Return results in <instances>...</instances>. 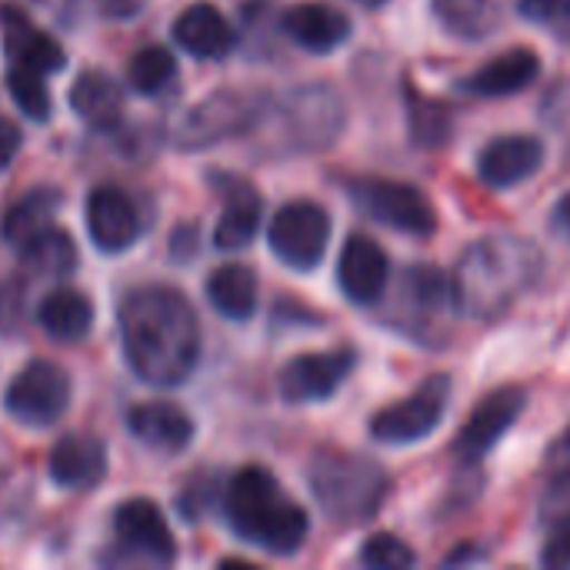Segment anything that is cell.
Here are the masks:
<instances>
[{
  "label": "cell",
  "instance_id": "6da1fadb",
  "mask_svg": "<svg viewBox=\"0 0 570 570\" xmlns=\"http://www.w3.org/2000/svg\"><path fill=\"white\" fill-rule=\"evenodd\" d=\"M120 344L130 371L154 387H177L200 357V321L190 301L164 284L130 291L117 311Z\"/></svg>",
  "mask_w": 570,
  "mask_h": 570
},
{
  "label": "cell",
  "instance_id": "7a4b0ae2",
  "mask_svg": "<svg viewBox=\"0 0 570 570\" xmlns=\"http://www.w3.org/2000/svg\"><path fill=\"white\" fill-rule=\"evenodd\" d=\"M538 271L541 257L534 244L511 234L478 240L464 250L458 274L451 277L458 311L478 321H494L528 291Z\"/></svg>",
  "mask_w": 570,
  "mask_h": 570
},
{
  "label": "cell",
  "instance_id": "3957f363",
  "mask_svg": "<svg viewBox=\"0 0 570 570\" xmlns=\"http://www.w3.org/2000/svg\"><path fill=\"white\" fill-rule=\"evenodd\" d=\"M224 514L240 541L277 558L297 554L311 534L307 511L287 498L264 468H244L230 478L224 491Z\"/></svg>",
  "mask_w": 570,
  "mask_h": 570
},
{
  "label": "cell",
  "instance_id": "277c9868",
  "mask_svg": "<svg viewBox=\"0 0 570 570\" xmlns=\"http://www.w3.org/2000/svg\"><path fill=\"white\" fill-rule=\"evenodd\" d=\"M307 484L321 511L344 528L374 521L391 498V478L377 461L334 448H324L311 458Z\"/></svg>",
  "mask_w": 570,
  "mask_h": 570
},
{
  "label": "cell",
  "instance_id": "5b68a950",
  "mask_svg": "<svg viewBox=\"0 0 570 570\" xmlns=\"http://www.w3.org/2000/svg\"><path fill=\"white\" fill-rule=\"evenodd\" d=\"M347 197L371 220H377L397 234L431 237L438 230V214H434L431 200L411 184L384 180V177H357V180H347Z\"/></svg>",
  "mask_w": 570,
  "mask_h": 570
},
{
  "label": "cell",
  "instance_id": "8992f818",
  "mask_svg": "<svg viewBox=\"0 0 570 570\" xmlns=\"http://www.w3.org/2000/svg\"><path fill=\"white\" fill-rule=\"evenodd\" d=\"M267 244L281 264L294 271H314L331 244V217L311 200L284 204L267 227Z\"/></svg>",
  "mask_w": 570,
  "mask_h": 570
},
{
  "label": "cell",
  "instance_id": "52a82bcc",
  "mask_svg": "<svg viewBox=\"0 0 570 570\" xmlns=\"http://www.w3.org/2000/svg\"><path fill=\"white\" fill-rule=\"evenodd\" d=\"M7 414L27 428H50L70 404V374L53 361H30L7 387Z\"/></svg>",
  "mask_w": 570,
  "mask_h": 570
},
{
  "label": "cell",
  "instance_id": "ba28073f",
  "mask_svg": "<svg viewBox=\"0 0 570 570\" xmlns=\"http://www.w3.org/2000/svg\"><path fill=\"white\" fill-rule=\"evenodd\" d=\"M448 401H451V377H431L417 394L377 411L371 421V434L381 444H394V448L417 444L441 428Z\"/></svg>",
  "mask_w": 570,
  "mask_h": 570
},
{
  "label": "cell",
  "instance_id": "9c48e42d",
  "mask_svg": "<svg viewBox=\"0 0 570 570\" xmlns=\"http://www.w3.org/2000/svg\"><path fill=\"white\" fill-rule=\"evenodd\" d=\"M281 117H284L291 144L297 150H327V147H334V140L341 137V130L347 124L344 100L324 83L294 90L284 100Z\"/></svg>",
  "mask_w": 570,
  "mask_h": 570
},
{
  "label": "cell",
  "instance_id": "30bf717a",
  "mask_svg": "<svg viewBox=\"0 0 570 570\" xmlns=\"http://www.w3.org/2000/svg\"><path fill=\"white\" fill-rule=\"evenodd\" d=\"M264 97L261 94H244V90H220L214 97H207L204 104H197L180 130H177V140L180 147H210L224 137H234V134H244L250 124L261 120L264 114Z\"/></svg>",
  "mask_w": 570,
  "mask_h": 570
},
{
  "label": "cell",
  "instance_id": "8fae6325",
  "mask_svg": "<svg viewBox=\"0 0 570 570\" xmlns=\"http://www.w3.org/2000/svg\"><path fill=\"white\" fill-rule=\"evenodd\" d=\"M357 364V354L351 347L324 351V354H301L281 367L277 387L287 404H317L341 391V384L351 377Z\"/></svg>",
  "mask_w": 570,
  "mask_h": 570
},
{
  "label": "cell",
  "instance_id": "7c38bea8",
  "mask_svg": "<svg viewBox=\"0 0 570 570\" xmlns=\"http://www.w3.org/2000/svg\"><path fill=\"white\" fill-rule=\"evenodd\" d=\"M528 394L521 387H501L494 394H488L471 421L461 428L458 441H454V454L461 458V464H478L488 451L498 448V441L518 424V417L524 414Z\"/></svg>",
  "mask_w": 570,
  "mask_h": 570
},
{
  "label": "cell",
  "instance_id": "4fadbf2b",
  "mask_svg": "<svg viewBox=\"0 0 570 570\" xmlns=\"http://www.w3.org/2000/svg\"><path fill=\"white\" fill-rule=\"evenodd\" d=\"M114 534H117V544L130 558H140L150 564H170L177 558L174 534L154 501H144V498L124 501L114 511Z\"/></svg>",
  "mask_w": 570,
  "mask_h": 570
},
{
  "label": "cell",
  "instance_id": "5bb4252c",
  "mask_svg": "<svg viewBox=\"0 0 570 570\" xmlns=\"http://www.w3.org/2000/svg\"><path fill=\"white\" fill-rule=\"evenodd\" d=\"M387 281H391V261L384 247L367 234L347 237L337 261V284L344 297L357 307H371L384 297Z\"/></svg>",
  "mask_w": 570,
  "mask_h": 570
},
{
  "label": "cell",
  "instance_id": "9a60e30c",
  "mask_svg": "<svg viewBox=\"0 0 570 570\" xmlns=\"http://www.w3.org/2000/svg\"><path fill=\"white\" fill-rule=\"evenodd\" d=\"M87 230L104 254H120L140 237V217L127 190L104 184L87 197Z\"/></svg>",
  "mask_w": 570,
  "mask_h": 570
},
{
  "label": "cell",
  "instance_id": "2e32d148",
  "mask_svg": "<svg viewBox=\"0 0 570 570\" xmlns=\"http://www.w3.org/2000/svg\"><path fill=\"white\" fill-rule=\"evenodd\" d=\"M548 157V147L531 137V134H511V137H498L491 140L481 157H478V174L488 187L494 190H508L518 187L524 180H531L541 164Z\"/></svg>",
  "mask_w": 570,
  "mask_h": 570
},
{
  "label": "cell",
  "instance_id": "e0dca14e",
  "mask_svg": "<svg viewBox=\"0 0 570 570\" xmlns=\"http://www.w3.org/2000/svg\"><path fill=\"white\" fill-rule=\"evenodd\" d=\"M0 23H3V50H7L13 67L33 70V73H43V77L63 70V63H67L63 47L50 33L37 30L20 7H3Z\"/></svg>",
  "mask_w": 570,
  "mask_h": 570
},
{
  "label": "cell",
  "instance_id": "ac0fdd59",
  "mask_svg": "<svg viewBox=\"0 0 570 570\" xmlns=\"http://www.w3.org/2000/svg\"><path fill=\"white\" fill-rule=\"evenodd\" d=\"M50 481L67 491H90L107 474V448L90 434H67L47 461Z\"/></svg>",
  "mask_w": 570,
  "mask_h": 570
},
{
  "label": "cell",
  "instance_id": "d6986e66",
  "mask_svg": "<svg viewBox=\"0 0 570 570\" xmlns=\"http://www.w3.org/2000/svg\"><path fill=\"white\" fill-rule=\"evenodd\" d=\"M174 40L200 60H220L234 50L237 33L214 3H194L174 20Z\"/></svg>",
  "mask_w": 570,
  "mask_h": 570
},
{
  "label": "cell",
  "instance_id": "ffe728a7",
  "mask_svg": "<svg viewBox=\"0 0 570 570\" xmlns=\"http://www.w3.org/2000/svg\"><path fill=\"white\" fill-rule=\"evenodd\" d=\"M541 73V60L534 50L528 47H514L498 53L491 63H484L481 70H474L471 77L461 80V90L474 94V97H511L528 90Z\"/></svg>",
  "mask_w": 570,
  "mask_h": 570
},
{
  "label": "cell",
  "instance_id": "44dd1931",
  "mask_svg": "<svg viewBox=\"0 0 570 570\" xmlns=\"http://www.w3.org/2000/svg\"><path fill=\"white\" fill-rule=\"evenodd\" d=\"M284 33L307 53H331L347 43L351 20L327 3H297L284 13Z\"/></svg>",
  "mask_w": 570,
  "mask_h": 570
},
{
  "label": "cell",
  "instance_id": "7402d4cb",
  "mask_svg": "<svg viewBox=\"0 0 570 570\" xmlns=\"http://www.w3.org/2000/svg\"><path fill=\"white\" fill-rule=\"evenodd\" d=\"M127 424L144 448L160 451V454H180L194 438V421L187 417V411L167 401L137 404Z\"/></svg>",
  "mask_w": 570,
  "mask_h": 570
},
{
  "label": "cell",
  "instance_id": "603a6c76",
  "mask_svg": "<svg viewBox=\"0 0 570 570\" xmlns=\"http://www.w3.org/2000/svg\"><path fill=\"white\" fill-rule=\"evenodd\" d=\"M37 321H40L43 334H50L53 341L73 344V341L90 334V327H94V304H90L87 294H80L73 287H57V291H50L40 301Z\"/></svg>",
  "mask_w": 570,
  "mask_h": 570
},
{
  "label": "cell",
  "instance_id": "cb8c5ba5",
  "mask_svg": "<svg viewBox=\"0 0 570 570\" xmlns=\"http://www.w3.org/2000/svg\"><path fill=\"white\" fill-rule=\"evenodd\" d=\"M261 214H264V204H261L257 190L250 184L230 180L227 204H224V214L214 230L217 250H244L261 230Z\"/></svg>",
  "mask_w": 570,
  "mask_h": 570
},
{
  "label": "cell",
  "instance_id": "d4e9b609",
  "mask_svg": "<svg viewBox=\"0 0 570 570\" xmlns=\"http://www.w3.org/2000/svg\"><path fill=\"white\" fill-rule=\"evenodd\" d=\"M70 107L90 127H117L124 114V90L100 70H83L70 87Z\"/></svg>",
  "mask_w": 570,
  "mask_h": 570
},
{
  "label": "cell",
  "instance_id": "484cf974",
  "mask_svg": "<svg viewBox=\"0 0 570 570\" xmlns=\"http://www.w3.org/2000/svg\"><path fill=\"white\" fill-rule=\"evenodd\" d=\"M207 301L227 321H247L257 311V277L244 264H224L207 277Z\"/></svg>",
  "mask_w": 570,
  "mask_h": 570
},
{
  "label": "cell",
  "instance_id": "4316f807",
  "mask_svg": "<svg viewBox=\"0 0 570 570\" xmlns=\"http://www.w3.org/2000/svg\"><path fill=\"white\" fill-rule=\"evenodd\" d=\"M20 261L30 274L40 277H67L77 271V244L67 230L60 227H40L20 244Z\"/></svg>",
  "mask_w": 570,
  "mask_h": 570
},
{
  "label": "cell",
  "instance_id": "83f0119b",
  "mask_svg": "<svg viewBox=\"0 0 570 570\" xmlns=\"http://www.w3.org/2000/svg\"><path fill=\"white\" fill-rule=\"evenodd\" d=\"M404 100H407V124H411V137L421 147H444L451 140L454 120H451V107L441 100L424 97L417 87H404Z\"/></svg>",
  "mask_w": 570,
  "mask_h": 570
},
{
  "label": "cell",
  "instance_id": "f1b7e54d",
  "mask_svg": "<svg viewBox=\"0 0 570 570\" xmlns=\"http://www.w3.org/2000/svg\"><path fill=\"white\" fill-rule=\"evenodd\" d=\"M60 207V194L50 187H37L30 194H23L7 214H3V237L10 244H23L30 234H37L40 227L50 224L53 210Z\"/></svg>",
  "mask_w": 570,
  "mask_h": 570
},
{
  "label": "cell",
  "instance_id": "f546056e",
  "mask_svg": "<svg viewBox=\"0 0 570 570\" xmlns=\"http://www.w3.org/2000/svg\"><path fill=\"white\" fill-rule=\"evenodd\" d=\"M434 10L451 33L468 40H481L498 27L494 0H434Z\"/></svg>",
  "mask_w": 570,
  "mask_h": 570
},
{
  "label": "cell",
  "instance_id": "4dcf8cb0",
  "mask_svg": "<svg viewBox=\"0 0 570 570\" xmlns=\"http://www.w3.org/2000/svg\"><path fill=\"white\" fill-rule=\"evenodd\" d=\"M174 77H177V60L167 47H144L127 63V83L144 97L164 94L174 83Z\"/></svg>",
  "mask_w": 570,
  "mask_h": 570
},
{
  "label": "cell",
  "instance_id": "1f68e13d",
  "mask_svg": "<svg viewBox=\"0 0 570 570\" xmlns=\"http://www.w3.org/2000/svg\"><path fill=\"white\" fill-rule=\"evenodd\" d=\"M7 90H10V100L20 107L23 117L43 124L53 110V100H50V90L43 83V73H33V70H23V67H10L7 73Z\"/></svg>",
  "mask_w": 570,
  "mask_h": 570
},
{
  "label": "cell",
  "instance_id": "d6a6232c",
  "mask_svg": "<svg viewBox=\"0 0 570 570\" xmlns=\"http://www.w3.org/2000/svg\"><path fill=\"white\" fill-rule=\"evenodd\" d=\"M361 564L371 570H411L417 564V554L394 534H374L361 551Z\"/></svg>",
  "mask_w": 570,
  "mask_h": 570
},
{
  "label": "cell",
  "instance_id": "836d02e7",
  "mask_svg": "<svg viewBox=\"0 0 570 570\" xmlns=\"http://www.w3.org/2000/svg\"><path fill=\"white\" fill-rule=\"evenodd\" d=\"M518 10L531 23L551 27L570 40V0H518Z\"/></svg>",
  "mask_w": 570,
  "mask_h": 570
},
{
  "label": "cell",
  "instance_id": "e575fe53",
  "mask_svg": "<svg viewBox=\"0 0 570 570\" xmlns=\"http://www.w3.org/2000/svg\"><path fill=\"white\" fill-rule=\"evenodd\" d=\"M541 564L551 570L570 568V514L551 524V538L541 551Z\"/></svg>",
  "mask_w": 570,
  "mask_h": 570
},
{
  "label": "cell",
  "instance_id": "d590c367",
  "mask_svg": "<svg viewBox=\"0 0 570 570\" xmlns=\"http://www.w3.org/2000/svg\"><path fill=\"white\" fill-rule=\"evenodd\" d=\"M570 514V471L561 478V481H554L551 484V491H548V498H544V504H541V518L548 521V524H554V521H561V518H568Z\"/></svg>",
  "mask_w": 570,
  "mask_h": 570
},
{
  "label": "cell",
  "instance_id": "8d00e7d4",
  "mask_svg": "<svg viewBox=\"0 0 570 570\" xmlns=\"http://www.w3.org/2000/svg\"><path fill=\"white\" fill-rule=\"evenodd\" d=\"M23 294H27V287L23 284H7V287H0V327L10 334L17 324H20V314H23Z\"/></svg>",
  "mask_w": 570,
  "mask_h": 570
},
{
  "label": "cell",
  "instance_id": "74e56055",
  "mask_svg": "<svg viewBox=\"0 0 570 570\" xmlns=\"http://www.w3.org/2000/svg\"><path fill=\"white\" fill-rule=\"evenodd\" d=\"M20 144H23V134H20V127H17L10 117H0V174L10 167V160L17 157Z\"/></svg>",
  "mask_w": 570,
  "mask_h": 570
},
{
  "label": "cell",
  "instance_id": "f35d334b",
  "mask_svg": "<svg viewBox=\"0 0 570 570\" xmlns=\"http://www.w3.org/2000/svg\"><path fill=\"white\" fill-rule=\"evenodd\" d=\"M140 3L144 0H104L107 13H114V17H134L140 10Z\"/></svg>",
  "mask_w": 570,
  "mask_h": 570
},
{
  "label": "cell",
  "instance_id": "ab89813d",
  "mask_svg": "<svg viewBox=\"0 0 570 570\" xmlns=\"http://www.w3.org/2000/svg\"><path fill=\"white\" fill-rule=\"evenodd\" d=\"M554 217H558V227L570 237V194H564V200L558 204V214Z\"/></svg>",
  "mask_w": 570,
  "mask_h": 570
},
{
  "label": "cell",
  "instance_id": "60d3db41",
  "mask_svg": "<svg viewBox=\"0 0 570 570\" xmlns=\"http://www.w3.org/2000/svg\"><path fill=\"white\" fill-rule=\"evenodd\" d=\"M558 458H568L570 461V428L564 431V438H561V444H558V451H554Z\"/></svg>",
  "mask_w": 570,
  "mask_h": 570
},
{
  "label": "cell",
  "instance_id": "b9f144b4",
  "mask_svg": "<svg viewBox=\"0 0 570 570\" xmlns=\"http://www.w3.org/2000/svg\"><path fill=\"white\" fill-rule=\"evenodd\" d=\"M357 3H361V7H367V10H381L387 0H357Z\"/></svg>",
  "mask_w": 570,
  "mask_h": 570
}]
</instances>
